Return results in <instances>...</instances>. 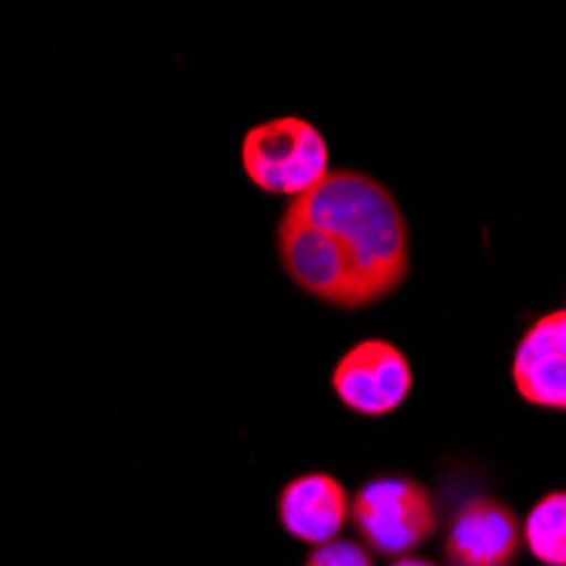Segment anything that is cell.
I'll return each instance as SVG.
<instances>
[{
  "label": "cell",
  "instance_id": "1",
  "mask_svg": "<svg viewBox=\"0 0 566 566\" xmlns=\"http://www.w3.org/2000/svg\"><path fill=\"white\" fill-rule=\"evenodd\" d=\"M275 251L289 282L329 308L359 313L410 275V228L390 187L364 170H329L285 203Z\"/></svg>",
  "mask_w": 566,
  "mask_h": 566
},
{
  "label": "cell",
  "instance_id": "5",
  "mask_svg": "<svg viewBox=\"0 0 566 566\" xmlns=\"http://www.w3.org/2000/svg\"><path fill=\"white\" fill-rule=\"evenodd\" d=\"M523 520L495 495H472L454 505L444 530V566H516Z\"/></svg>",
  "mask_w": 566,
  "mask_h": 566
},
{
  "label": "cell",
  "instance_id": "2",
  "mask_svg": "<svg viewBox=\"0 0 566 566\" xmlns=\"http://www.w3.org/2000/svg\"><path fill=\"white\" fill-rule=\"evenodd\" d=\"M349 520L370 553L400 559L415 556L441 530V509L418 479L377 475L349 495Z\"/></svg>",
  "mask_w": 566,
  "mask_h": 566
},
{
  "label": "cell",
  "instance_id": "7",
  "mask_svg": "<svg viewBox=\"0 0 566 566\" xmlns=\"http://www.w3.org/2000/svg\"><path fill=\"white\" fill-rule=\"evenodd\" d=\"M275 512L285 536L323 546L333 543L349 523V492L329 472H302L282 485Z\"/></svg>",
  "mask_w": 566,
  "mask_h": 566
},
{
  "label": "cell",
  "instance_id": "3",
  "mask_svg": "<svg viewBox=\"0 0 566 566\" xmlns=\"http://www.w3.org/2000/svg\"><path fill=\"white\" fill-rule=\"evenodd\" d=\"M244 177L275 197H298L329 174V143L302 116H275L241 139Z\"/></svg>",
  "mask_w": 566,
  "mask_h": 566
},
{
  "label": "cell",
  "instance_id": "9",
  "mask_svg": "<svg viewBox=\"0 0 566 566\" xmlns=\"http://www.w3.org/2000/svg\"><path fill=\"white\" fill-rule=\"evenodd\" d=\"M302 566H374V553L364 543L333 539L323 546H313Z\"/></svg>",
  "mask_w": 566,
  "mask_h": 566
},
{
  "label": "cell",
  "instance_id": "4",
  "mask_svg": "<svg viewBox=\"0 0 566 566\" xmlns=\"http://www.w3.org/2000/svg\"><path fill=\"white\" fill-rule=\"evenodd\" d=\"M415 390L410 359L387 339L349 346L333 367V394L359 418H387Z\"/></svg>",
  "mask_w": 566,
  "mask_h": 566
},
{
  "label": "cell",
  "instance_id": "6",
  "mask_svg": "<svg viewBox=\"0 0 566 566\" xmlns=\"http://www.w3.org/2000/svg\"><path fill=\"white\" fill-rule=\"evenodd\" d=\"M509 374L526 403L566 410V308H553L523 333Z\"/></svg>",
  "mask_w": 566,
  "mask_h": 566
},
{
  "label": "cell",
  "instance_id": "8",
  "mask_svg": "<svg viewBox=\"0 0 566 566\" xmlns=\"http://www.w3.org/2000/svg\"><path fill=\"white\" fill-rule=\"evenodd\" d=\"M523 546L543 566H566V489L536 499L523 520Z\"/></svg>",
  "mask_w": 566,
  "mask_h": 566
},
{
  "label": "cell",
  "instance_id": "10",
  "mask_svg": "<svg viewBox=\"0 0 566 566\" xmlns=\"http://www.w3.org/2000/svg\"><path fill=\"white\" fill-rule=\"evenodd\" d=\"M390 566H438V563H431V559H424V556H400V559H394Z\"/></svg>",
  "mask_w": 566,
  "mask_h": 566
}]
</instances>
